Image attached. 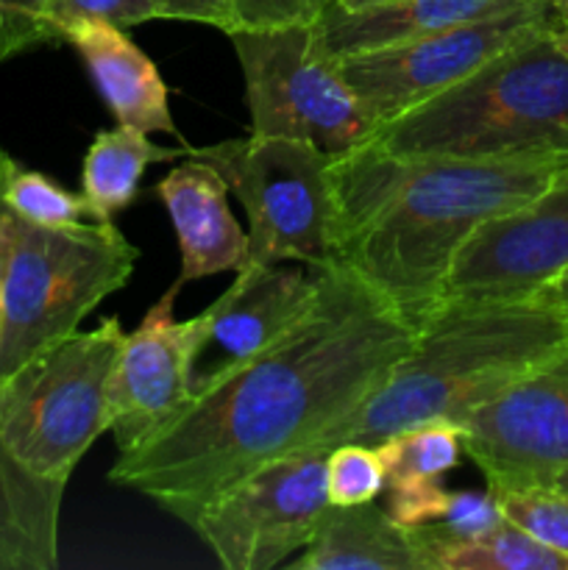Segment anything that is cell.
Masks as SVG:
<instances>
[{
	"label": "cell",
	"instance_id": "cell-1",
	"mask_svg": "<svg viewBox=\"0 0 568 570\" xmlns=\"http://www.w3.org/2000/svg\"><path fill=\"white\" fill-rule=\"evenodd\" d=\"M412 340L415 328L356 273L323 267L306 309L259 354L193 390L143 443L120 451L109 482L187 523L256 468L315 449L371 399Z\"/></svg>",
	"mask_w": 568,
	"mask_h": 570
},
{
	"label": "cell",
	"instance_id": "cell-2",
	"mask_svg": "<svg viewBox=\"0 0 568 570\" xmlns=\"http://www.w3.org/2000/svg\"><path fill=\"white\" fill-rule=\"evenodd\" d=\"M566 165L568 150L404 159L356 145L332 159V265L356 273L418 328L443 304L471 234L532 204Z\"/></svg>",
	"mask_w": 568,
	"mask_h": 570
},
{
	"label": "cell",
	"instance_id": "cell-3",
	"mask_svg": "<svg viewBox=\"0 0 568 570\" xmlns=\"http://www.w3.org/2000/svg\"><path fill=\"white\" fill-rule=\"evenodd\" d=\"M566 351L568 317L543 301H443L371 399L312 451L379 445L432 421L462 429L473 410Z\"/></svg>",
	"mask_w": 568,
	"mask_h": 570
},
{
	"label": "cell",
	"instance_id": "cell-4",
	"mask_svg": "<svg viewBox=\"0 0 568 570\" xmlns=\"http://www.w3.org/2000/svg\"><path fill=\"white\" fill-rule=\"evenodd\" d=\"M404 159H505L568 150V53L546 26L365 139Z\"/></svg>",
	"mask_w": 568,
	"mask_h": 570
},
{
	"label": "cell",
	"instance_id": "cell-5",
	"mask_svg": "<svg viewBox=\"0 0 568 570\" xmlns=\"http://www.w3.org/2000/svg\"><path fill=\"white\" fill-rule=\"evenodd\" d=\"M137 259L111 220L37 226L0 204V382L128 287Z\"/></svg>",
	"mask_w": 568,
	"mask_h": 570
},
{
	"label": "cell",
	"instance_id": "cell-6",
	"mask_svg": "<svg viewBox=\"0 0 568 570\" xmlns=\"http://www.w3.org/2000/svg\"><path fill=\"white\" fill-rule=\"evenodd\" d=\"M123 340L120 317H104L0 382V434L22 465L50 482H70L95 440L109 432V382Z\"/></svg>",
	"mask_w": 568,
	"mask_h": 570
},
{
	"label": "cell",
	"instance_id": "cell-7",
	"mask_svg": "<svg viewBox=\"0 0 568 570\" xmlns=\"http://www.w3.org/2000/svg\"><path fill=\"white\" fill-rule=\"evenodd\" d=\"M212 161L248 215V262L332 267V159L310 139L245 137L189 148Z\"/></svg>",
	"mask_w": 568,
	"mask_h": 570
},
{
	"label": "cell",
	"instance_id": "cell-8",
	"mask_svg": "<svg viewBox=\"0 0 568 570\" xmlns=\"http://www.w3.org/2000/svg\"><path fill=\"white\" fill-rule=\"evenodd\" d=\"M228 39L243 70L251 134L310 139L334 156L371 137V120L315 22L234 31Z\"/></svg>",
	"mask_w": 568,
	"mask_h": 570
},
{
	"label": "cell",
	"instance_id": "cell-9",
	"mask_svg": "<svg viewBox=\"0 0 568 570\" xmlns=\"http://www.w3.org/2000/svg\"><path fill=\"white\" fill-rule=\"evenodd\" d=\"M329 507L326 451H295L228 484L187 527L226 570H273L310 546Z\"/></svg>",
	"mask_w": 568,
	"mask_h": 570
},
{
	"label": "cell",
	"instance_id": "cell-10",
	"mask_svg": "<svg viewBox=\"0 0 568 570\" xmlns=\"http://www.w3.org/2000/svg\"><path fill=\"white\" fill-rule=\"evenodd\" d=\"M546 26H555L549 9L516 11L340 56V70L376 128L454 87L496 53Z\"/></svg>",
	"mask_w": 568,
	"mask_h": 570
},
{
	"label": "cell",
	"instance_id": "cell-11",
	"mask_svg": "<svg viewBox=\"0 0 568 570\" xmlns=\"http://www.w3.org/2000/svg\"><path fill=\"white\" fill-rule=\"evenodd\" d=\"M462 449L490 493L551 484L568 471V351L473 410Z\"/></svg>",
	"mask_w": 568,
	"mask_h": 570
},
{
	"label": "cell",
	"instance_id": "cell-12",
	"mask_svg": "<svg viewBox=\"0 0 568 570\" xmlns=\"http://www.w3.org/2000/svg\"><path fill=\"white\" fill-rule=\"evenodd\" d=\"M568 267V165L521 209L484 223L451 265L443 301H521Z\"/></svg>",
	"mask_w": 568,
	"mask_h": 570
},
{
	"label": "cell",
	"instance_id": "cell-13",
	"mask_svg": "<svg viewBox=\"0 0 568 570\" xmlns=\"http://www.w3.org/2000/svg\"><path fill=\"white\" fill-rule=\"evenodd\" d=\"M178 293L182 284H173L117 351L109 382V432L117 451L143 443L193 395L200 321H178Z\"/></svg>",
	"mask_w": 568,
	"mask_h": 570
},
{
	"label": "cell",
	"instance_id": "cell-14",
	"mask_svg": "<svg viewBox=\"0 0 568 570\" xmlns=\"http://www.w3.org/2000/svg\"><path fill=\"white\" fill-rule=\"evenodd\" d=\"M317 271L245 262L226 293L198 315L200 345L193 362V390L259 354L312 301Z\"/></svg>",
	"mask_w": 568,
	"mask_h": 570
},
{
	"label": "cell",
	"instance_id": "cell-15",
	"mask_svg": "<svg viewBox=\"0 0 568 570\" xmlns=\"http://www.w3.org/2000/svg\"><path fill=\"white\" fill-rule=\"evenodd\" d=\"M165 206L182 250L176 284L200 282L217 273H237L248 262V232L228 206V184L212 161L187 154L154 187Z\"/></svg>",
	"mask_w": 568,
	"mask_h": 570
},
{
	"label": "cell",
	"instance_id": "cell-16",
	"mask_svg": "<svg viewBox=\"0 0 568 570\" xmlns=\"http://www.w3.org/2000/svg\"><path fill=\"white\" fill-rule=\"evenodd\" d=\"M65 42L76 48L117 126L143 134L182 137L170 111V92L156 61L128 37V28L106 20H84L67 28Z\"/></svg>",
	"mask_w": 568,
	"mask_h": 570
},
{
	"label": "cell",
	"instance_id": "cell-17",
	"mask_svg": "<svg viewBox=\"0 0 568 570\" xmlns=\"http://www.w3.org/2000/svg\"><path fill=\"white\" fill-rule=\"evenodd\" d=\"M538 9H549V0H388L362 9L329 6L315 28L321 42L340 59L401 39Z\"/></svg>",
	"mask_w": 568,
	"mask_h": 570
},
{
	"label": "cell",
	"instance_id": "cell-18",
	"mask_svg": "<svg viewBox=\"0 0 568 570\" xmlns=\"http://www.w3.org/2000/svg\"><path fill=\"white\" fill-rule=\"evenodd\" d=\"M65 490L22 465L0 434V570H56Z\"/></svg>",
	"mask_w": 568,
	"mask_h": 570
},
{
	"label": "cell",
	"instance_id": "cell-19",
	"mask_svg": "<svg viewBox=\"0 0 568 570\" xmlns=\"http://www.w3.org/2000/svg\"><path fill=\"white\" fill-rule=\"evenodd\" d=\"M293 570H423L412 534L384 507H329Z\"/></svg>",
	"mask_w": 568,
	"mask_h": 570
},
{
	"label": "cell",
	"instance_id": "cell-20",
	"mask_svg": "<svg viewBox=\"0 0 568 570\" xmlns=\"http://www.w3.org/2000/svg\"><path fill=\"white\" fill-rule=\"evenodd\" d=\"M187 154L189 145L161 148L150 142L148 134L134 128H104L95 134L81 161V198L87 212L100 223L115 220V215L137 200L139 181L148 165L173 161Z\"/></svg>",
	"mask_w": 568,
	"mask_h": 570
},
{
	"label": "cell",
	"instance_id": "cell-21",
	"mask_svg": "<svg viewBox=\"0 0 568 570\" xmlns=\"http://www.w3.org/2000/svg\"><path fill=\"white\" fill-rule=\"evenodd\" d=\"M423 570H568V557L505 521L479 538H443L412 529Z\"/></svg>",
	"mask_w": 568,
	"mask_h": 570
},
{
	"label": "cell",
	"instance_id": "cell-22",
	"mask_svg": "<svg viewBox=\"0 0 568 570\" xmlns=\"http://www.w3.org/2000/svg\"><path fill=\"white\" fill-rule=\"evenodd\" d=\"M388 484L429 482L443 479L462 462V429L454 423L432 421L404 429L376 445Z\"/></svg>",
	"mask_w": 568,
	"mask_h": 570
},
{
	"label": "cell",
	"instance_id": "cell-23",
	"mask_svg": "<svg viewBox=\"0 0 568 570\" xmlns=\"http://www.w3.org/2000/svg\"><path fill=\"white\" fill-rule=\"evenodd\" d=\"M0 204L37 226H72L89 215L81 195L70 193L45 173L17 165L0 150Z\"/></svg>",
	"mask_w": 568,
	"mask_h": 570
},
{
	"label": "cell",
	"instance_id": "cell-24",
	"mask_svg": "<svg viewBox=\"0 0 568 570\" xmlns=\"http://www.w3.org/2000/svg\"><path fill=\"white\" fill-rule=\"evenodd\" d=\"M493 495L507 521L568 557V490L557 484H529Z\"/></svg>",
	"mask_w": 568,
	"mask_h": 570
},
{
	"label": "cell",
	"instance_id": "cell-25",
	"mask_svg": "<svg viewBox=\"0 0 568 570\" xmlns=\"http://www.w3.org/2000/svg\"><path fill=\"white\" fill-rule=\"evenodd\" d=\"M388 488L376 445L340 443L326 451V499L332 507L371 504Z\"/></svg>",
	"mask_w": 568,
	"mask_h": 570
},
{
	"label": "cell",
	"instance_id": "cell-26",
	"mask_svg": "<svg viewBox=\"0 0 568 570\" xmlns=\"http://www.w3.org/2000/svg\"><path fill=\"white\" fill-rule=\"evenodd\" d=\"M84 20H106L111 26L134 28L165 17L156 0H50L48 28L53 45L65 42L67 28Z\"/></svg>",
	"mask_w": 568,
	"mask_h": 570
},
{
	"label": "cell",
	"instance_id": "cell-27",
	"mask_svg": "<svg viewBox=\"0 0 568 570\" xmlns=\"http://www.w3.org/2000/svg\"><path fill=\"white\" fill-rule=\"evenodd\" d=\"M451 490L440 484V479H429V482H404V484H388L384 488V510L390 512L399 527L407 532L412 529L432 527L443 518L445 507H449Z\"/></svg>",
	"mask_w": 568,
	"mask_h": 570
},
{
	"label": "cell",
	"instance_id": "cell-28",
	"mask_svg": "<svg viewBox=\"0 0 568 570\" xmlns=\"http://www.w3.org/2000/svg\"><path fill=\"white\" fill-rule=\"evenodd\" d=\"M50 0H0V61L53 45L48 28Z\"/></svg>",
	"mask_w": 568,
	"mask_h": 570
},
{
	"label": "cell",
	"instance_id": "cell-29",
	"mask_svg": "<svg viewBox=\"0 0 568 570\" xmlns=\"http://www.w3.org/2000/svg\"><path fill=\"white\" fill-rule=\"evenodd\" d=\"M332 3L334 0H232L228 33L304 26L315 22Z\"/></svg>",
	"mask_w": 568,
	"mask_h": 570
},
{
	"label": "cell",
	"instance_id": "cell-30",
	"mask_svg": "<svg viewBox=\"0 0 568 570\" xmlns=\"http://www.w3.org/2000/svg\"><path fill=\"white\" fill-rule=\"evenodd\" d=\"M501 521H505V515H501L499 501L490 490L488 493L462 490V493H451L443 518L423 529L443 534V538H479V534L499 527Z\"/></svg>",
	"mask_w": 568,
	"mask_h": 570
},
{
	"label": "cell",
	"instance_id": "cell-31",
	"mask_svg": "<svg viewBox=\"0 0 568 570\" xmlns=\"http://www.w3.org/2000/svg\"><path fill=\"white\" fill-rule=\"evenodd\" d=\"M165 20H184L212 26L228 33L232 26V0H156Z\"/></svg>",
	"mask_w": 568,
	"mask_h": 570
},
{
	"label": "cell",
	"instance_id": "cell-32",
	"mask_svg": "<svg viewBox=\"0 0 568 570\" xmlns=\"http://www.w3.org/2000/svg\"><path fill=\"white\" fill-rule=\"evenodd\" d=\"M532 298L543 301V304L555 306L557 312H562V315L568 317V267L566 271L557 273L555 278H551L549 284H543V287L538 289V293L532 295Z\"/></svg>",
	"mask_w": 568,
	"mask_h": 570
},
{
	"label": "cell",
	"instance_id": "cell-33",
	"mask_svg": "<svg viewBox=\"0 0 568 570\" xmlns=\"http://www.w3.org/2000/svg\"><path fill=\"white\" fill-rule=\"evenodd\" d=\"M549 11L557 28L568 26V0H549Z\"/></svg>",
	"mask_w": 568,
	"mask_h": 570
},
{
	"label": "cell",
	"instance_id": "cell-34",
	"mask_svg": "<svg viewBox=\"0 0 568 570\" xmlns=\"http://www.w3.org/2000/svg\"><path fill=\"white\" fill-rule=\"evenodd\" d=\"M373 3H388V0H334L332 6H337V9H362V6Z\"/></svg>",
	"mask_w": 568,
	"mask_h": 570
},
{
	"label": "cell",
	"instance_id": "cell-35",
	"mask_svg": "<svg viewBox=\"0 0 568 570\" xmlns=\"http://www.w3.org/2000/svg\"><path fill=\"white\" fill-rule=\"evenodd\" d=\"M557 42H560L562 50H566V53H568V26L557 28Z\"/></svg>",
	"mask_w": 568,
	"mask_h": 570
},
{
	"label": "cell",
	"instance_id": "cell-36",
	"mask_svg": "<svg viewBox=\"0 0 568 570\" xmlns=\"http://www.w3.org/2000/svg\"><path fill=\"white\" fill-rule=\"evenodd\" d=\"M551 484H557V488L568 490V471H562V473H560V476H557V479H555V482H551Z\"/></svg>",
	"mask_w": 568,
	"mask_h": 570
}]
</instances>
